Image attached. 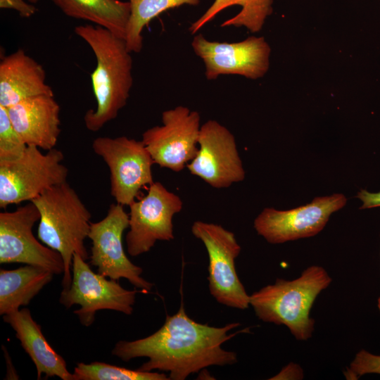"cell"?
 Listing matches in <instances>:
<instances>
[{"mask_svg": "<svg viewBox=\"0 0 380 380\" xmlns=\"http://www.w3.org/2000/svg\"><path fill=\"white\" fill-rule=\"evenodd\" d=\"M239 325L234 322L216 327L196 322L188 317L182 303L177 313L166 316L158 331L132 341H120L111 354L124 362L147 357L137 369L167 372L170 379L184 380L210 366L236 363V353L224 350L222 345L236 334L228 332Z\"/></svg>", "mask_w": 380, "mask_h": 380, "instance_id": "1", "label": "cell"}, {"mask_svg": "<svg viewBox=\"0 0 380 380\" xmlns=\"http://www.w3.org/2000/svg\"><path fill=\"white\" fill-rule=\"evenodd\" d=\"M74 32L96 57L91 80L96 108L86 112L84 122L88 130L97 132L127 104L133 84L132 53L124 39L101 26L80 25Z\"/></svg>", "mask_w": 380, "mask_h": 380, "instance_id": "2", "label": "cell"}, {"mask_svg": "<svg viewBox=\"0 0 380 380\" xmlns=\"http://www.w3.org/2000/svg\"><path fill=\"white\" fill-rule=\"evenodd\" d=\"M32 202L40 214L37 238L61 255L62 286L67 289L72 281L73 255L77 253L85 260L89 258L84 240L90 229L91 213L67 182L52 186Z\"/></svg>", "mask_w": 380, "mask_h": 380, "instance_id": "3", "label": "cell"}, {"mask_svg": "<svg viewBox=\"0 0 380 380\" xmlns=\"http://www.w3.org/2000/svg\"><path fill=\"white\" fill-rule=\"evenodd\" d=\"M327 270L311 265L293 280L277 279L250 295V305L265 322L284 325L296 340L312 337L315 322L310 310L318 295L331 283Z\"/></svg>", "mask_w": 380, "mask_h": 380, "instance_id": "4", "label": "cell"}, {"mask_svg": "<svg viewBox=\"0 0 380 380\" xmlns=\"http://www.w3.org/2000/svg\"><path fill=\"white\" fill-rule=\"evenodd\" d=\"M56 148L44 153L27 146L19 158L0 162V208L32 201L53 186L67 182L68 169Z\"/></svg>", "mask_w": 380, "mask_h": 380, "instance_id": "5", "label": "cell"}, {"mask_svg": "<svg viewBox=\"0 0 380 380\" xmlns=\"http://www.w3.org/2000/svg\"><path fill=\"white\" fill-rule=\"evenodd\" d=\"M72 272L71 284L68 288L63 289L59 303L67 309L80 305L74 313L83 326L90 327L99 310L132 314L137 290L125 289L118 281L93 272L89 264L77 253L73 255Z\"/></svg>", "mask_w": 380, "mask_h": 380, "instance_id": "6", "label": "cell"}, {"mask_svg": "<svg viewBox=\"0 0 380 380\" xmlns=\"http://www.w3.org/2000/svg\"><path fill=\"white\" fill-rule=\"evenodd\" d=\"M191 232L203 243L208 252L210 294L220 304L247 309L250 295L236 273L235 260L241 252V246L234 234L220 224L203 221L194 222Z\"/></svg>", "mask_w": 380, "mask_h": 380, "instance_id": "7", "label": "cell"}, {"mask_svg": "<svg viewBox=\"0 0 380 380\" xmlns=\"http://www.w3.org/2000/svg\"><path fill=\"white\" fill-rule=\"evenodd\" d=\"M91 146L108 167L110 194L117 203L129 206L144 186L154 182L151 169L154 163L141 140L125 136L99 137Z\"/></svg>", "mask_w": 380, "mask_h": 380, "instance_id": "8", "label": "cell"}, {"mask_svg": "<svg viewBox=\"0 0 380 380\" xmlns=\"http://www.w3.org/2000/svg\"><path fill=\"white\" fill-rule=\"evenodd\" d=\"M129 226V214L117 203L110 205L102 220L91 222L88 234L91 242L89 264L105 277L126 279L135 288L148 292L153 284L141 277L143 269L129 260L123 247L122 235Z\"/></svg>", "mask_w": 380, "mask_h": 380, "instance_id": "9", "label": "cell"}, {"mask_svg": "<svg viewBox=\"0 0 380 380\" xmlns=\"http://www.w3.org/2000/svg\"><path fill=\"white\" fill-rule=\"evenodd\" d=\"M161 119L163 125L146 129L141 141L154 163L180 172L198 152L200 114L178 106L163 111Z\"/></svg>", "mask_w": 380, "mask_h": 380, "instance_id": "10", "label": "cell"}, {"mask_svg": "<svg viewBox=\"0 0 380 380\" xmlns=\"http://www.w3.org/2000/svg\"><path fill=\"white\" fill-rule=\"evenodd\" d=\"M183 203L179 196L154 182L147 194L129 207V226L125 241L127 253L135 257L148 252L158 241L174 239L172 220Z\"/></svg>", "mask_w": 380, "mask_h": 380, "instance_id": "11", "label": "cell"}, {"mask_svg": "<svg viewBox=\"0 0 380 380\" xmlns=\"http://www.w3.org/2000/svg\"><path fill=\"white\" fill-rule=\"evenodd\" d=\"M191 47L204 63L208 80L227 75L256 80L262 77L270 68L271 48L263 37L251 36L238 42H220L198 34H194Z\"/></svg>", "mask_w": 380, "mask_h": 380, "instance_id": "12", "label": "cell"}, {"mask_svg": "<svg viewBox=\"0 0 380 380\" xmlns=\"http://www.w3.org/2000/svg\"><path fill=\"white\" fill-rule=\"evenodd\" d=\"M33 202L0 213V263H22L43 267L54 274L64 272L61 255L40 243L32 228L39 220Z\"/></svg>", "mask_w": 380, "mask_h": 380, "instance_id": "13", "label": "cell"}, {"mask_svg": "<svg viewBox=\"0 0 380 380\" xmlns=\"http://www.w3.org/2000/svg\"><path fill=\"white\" fill-rule=\"evenodd\" d=\"M346 202L343 194H334L287 210L265 208L255 219L253 227L258 234L273 244L311 237L319 233L331 214Z\"/></svg>", "mask_w": 380, "mask_h": 380, "instance_id": "14", "label": "cell"}, {"mask_svg": "<svg viewBox=\"0 0 380 380\" xmlns=\"http://www.w3.org/2000/svg\"><path fill=\"white\" fill-rule=\"evenodd\" d=\"M198 150L186 165L190 173L215 189L227 188L243 180L245 171L234 136L216 120L201 126Z\"/></svg>", "mask_w": 380, "mask_h": 380, "instance_id": "15", "label": "cell"}, {"mask_svg": "<svg viewBox=\"0 0 380 380\" xmlns=\"http://www.w3.org/2000/svg\"><path fill=\"white\" fill-rule=\"evenodd\" d=\"M7 108L11 121L27 146L49 151L61 134L60 106L54 96L24 99Z\"/></svg>", "mask_w": 380, "mask_h": 380, "instance_id": "16", "label": "cell"}, {"mask_svg": "<svg viewBox=\"0 0 380 380\" xmlns=\"http://www.w3.org/2000/svg\"><path fill=\"white\" fill-rule=\"evenodd\" d=\"M54 96L46 82L43 66L22 49L4 57L0 63V105L8 108L24 99Z\"/></svg>", "mask_w": 380, "mask_h": 380, "instance_id": "17", "label": "cell"}, {"mask_svg": "<svg viewBox=\"0 0 380 380\" xmlns=\"http://www.w3.org/2000/svg\"><path fill=\"white\" fill-rule=\"evenodd\" d=\"M3 320L15 333L25 352L30 356L37 369V379L58 377L72 380V373L65 360L50 346L44 336L41 326L33 319L28 308L3 315Z\"/></svg>", "mask_w": 380, "mask_h": 380, "instance_id": "18", "label": "cell"}, {"mask_svg": "<svg viewBox=\"0 0 380 380\" xmlns=\"http://www.w3.org/2000/svg\"><path fill=\"white\" fill-rule=\"evenodd\" d=\"M54 274L41 267L25 265L18 268L0 270V315H4L29 305L51 281Z\"/></svg>", "mask_w": 380, "mask_h": 380, "instance_id": "19", "label": "cell"}, {"mask_svg": "<svg viewBox=\"0 0 380 380\" xmlns=\"http://www.w3.org/2000/svg\"><path fill=\"white\" fill-rule=\"evenodd\" d=\"M66 15L89 21L125 39L130 15L129 1L120 0H51Z\"/></svg>", "mask_w": 380, "mask_h": 380, "instance_id": "20", "label": "cell"}, {"mask_svg": "<svg viewBox=\"0 0 380 380\" xmlns=\"http://www.w3.org/2000/svg\"><path fill=\"white\" fill-rule=\"evenodd\" d=\"M272 4L273 0H214L203 14L191 23L189 31L191 34H196L221 11L232 6H238L241 8L240 11L223 22L220 26L243 27L252 32H258L272 13Z\"/></svg>", "mask_w": 380, "mask_h": 380, "instance_id": "21", "label": "cell"}, {"mask_svg": "<svg viewBox=\"0 0 380 380\" xmlns=\"http://www.w3.org/2000/svg\"><path fill=\"white\" fill-rule=\"evenodd\" d=\"M130 15L125 41L131 53H139L143 48L142 31L158 15L184 5L196 6L201 0H129Z\"/></svg>", "mask_w": 380, "mask_h": 380, "instance_id": "22", "label": "cell"}, {"mask_svg": "<svg viewBox=\"0 0 380 380\" xmlns=\"http://www.w3.org/2000/svg\"><path fill=\"white\" fill-rule=\"evenodd\" d=\"M164 372H146L107 364L92 362H79L75 367L72 380H168Z\"/></svg>", "mask_w": 380, "mask_h": 380, "instance_id": "23", "label": "cell"}, {"mask_svg": "<svg viewBox=\"0 0 380 380\" xmlns=\"http://www.w3.org/2000/svg\"><path fill=\"white\" fill-rule=\"evenodd\" d=\"M27 146L14 128L7 108L0 105V162L19 158Z\"/></svg>", "mask_w": 380, "mask_h": 380, "instance_id": "24", "label": "cell"}, {"mask_svg": "<svg viewBox=\"0 0 380 380\" xmlns=\"http://www.w3.org/2000/svg\"><path fill=\"white\" fill-rule=\"evenodd\" d=\"M348 379H357L367 374H380V355L360 350L344 372Z\"/></svg>", "mask_w": 380, "mask_h": 380, "instance_id": "25", "label": "cell"}, {"mask_svg": "<svg viewBox=\"0 0 380 380\" xmlns=\"http://www.w3.org/2000/svg\"><path fill=\"white\" fill-rule=\"evenodd\" d=\"M0 7L15 10L23 18H30L37 11L35 6L27 0H0Z\"/></svg>", "mask_w": 380, "mask_h": 380, "instance_id": "26", "label": "cell"}, {"mask_svg": "<svg viewBox=\"0 0 380 380\" xmlns=\"http://www.w3.org/2000/svg\"><path fill=\"white\" fill-rule=\"evenodd\" d=\"M303 378V371L297 364L290 362L282 369L270 379H302Z\"/></svg>", "mask_w": 380, "mask_h": 380, "instance_id": "27", "label": "cell"}, {"mask_svg": "<svg viewBox=\"0 0 380 380\" xmlns=\"http://www.w3.org/2000/svg\"><path fill=\"white\" fill-rule=\"evenodd\" d=\"M357 198L362 201L360 209L380 207V191L371 193L362 189L357 193Z\"/></svg>", "mask_w": 380, "mask_h": 380, "instance_id": "28", "label": "cell"}, {"mask_svg": "<svg viewBox=\"0 0 380 380\" xmlns=\"http://www.w3.org/2000/svg\"><path fill=\"white\" fill-rule=\"evenodd\" d=\"M377 307H378V309L380 312V296L379 297L378 300H377Z\"/></svg>", "mask_w": 380, "mask_h": 380, "instance_id": "29", "label": "cell"}, {"mask_svg": "<svg viewBox=\"0 0 380 380\" xmlns=\"http://www.w3.org/2000/svg\"><path fill=\"white\" fill-rule=\"evenodd\" d=\"M27 1L32 4H36L37 2H38L39 0H27Z\"/></svg>", "mask_w": 380, "mask_h": 380, "instance_id": "30", "label": "cell"}]
</instances>
